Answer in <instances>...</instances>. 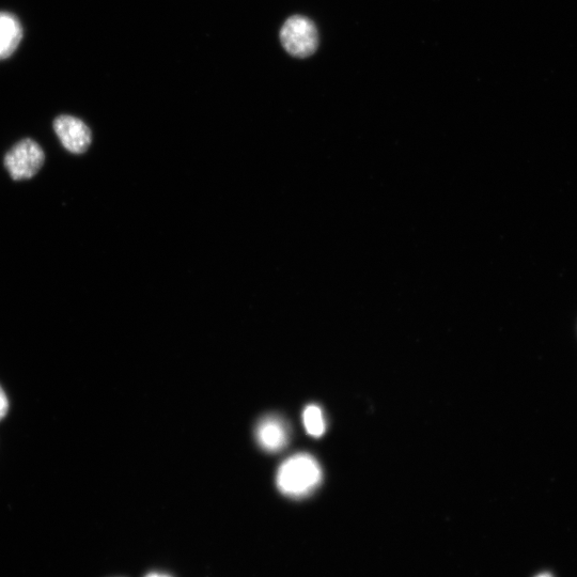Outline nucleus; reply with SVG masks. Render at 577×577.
<instances>
[{
  "mask_svg": "<svg viewBox=\"0 0 577 577\" xmlns=\"http://www.w3.org/2000/svg\"><path fill=\"white\" fill-rule=\"evenodd\" d=\"M280 41L293 57L307 58L314 55L319 46L318 29L315 23L301 15H294L280 30Z\"/></svg>",
  "mask_w": 577,
  "mask_h": 577,
  "instance_id": "nucleus-2",
  "label": "nucleus"
},
{
  "mask_svg": "<svg viewBox=\"0 0 577 577\" xmlns=\"http://www.w3.org/2000/svg\"><path fill=\"white\" fill-rule=\"evenodd\" d=\"M322 479L319 462L308 454H298L279 466L276 485L285 496L300 499L314 493Z\"/></svg>",
  "mask_w": 577,
  "mask_h": 577,
  "instance_id": "nucleus-1",
  "label": "nucleus"
},
{
  "mask_svg": "<svg viewBox=\"0 0 577 577\" xmlns=\"http://www.w3.org/2000/svg\"><path fill=\"white\" fill-rule=\"evenodd\" d=\"M256 439L263 450L276 454L288 445L290 429L282 417L265 416L257 425Z\"/></svg>",
  "mask_w": 577,
  "mask_h": 577,
  "instance_id": "nucleus-5",
  "label": "nucleus"
},
{
  "mask_svg": "<svg viewBox=\"0 0 577 577\" xmlns=\"http://www.w3.org/2000/svg\"><path fill=\"white\" fill-rule=\"evenodd\" d=\"M9 409V401L8 398L5 394V392L3 391V388L0 387V420H2Z\"/></svg>",
  "mask_w": 577,
  "mask_h": 577,
  "instance_id": "nucleus-8",
  "label": "nucleus"
},
{
  "mask_svg": "<svg viewBox=\"0 0 577 577\" xmlns=\"http://www.w3.org/2000/svg\"><path fill=\"white\" fill-rule=\"evenodd\" d=\"M536 577H553V575L550 573H541V574L537 575Z\"/></svg>",
  "mask_w": 577,
  "mask_h": 577,
  "instance_id": "nucleus-10",
  "label": "nucleus"
},
{
  "mask_svg": "<svg viewBox=\"0 0 577 577\" xmlns=\"http://www.w3.org/2000/svg\"><path fill=\"white\" fill-rule=\"evenodd\" d=\"M304 426L307 433L314 438H321L326 430V421L318 405L311 404L303 413Z\"/></svg>",
  "mask_w": 577,
  "mask_h": 577,
  "instance_id": "nucleus-7",
  "label": "nucleus"
},
{
  "mask_svg": "<svg viewBox=\"0 0 577 577\" xmlns=\"http://www.w3.org/2000/svg\"><path fill=\"white\" fill-rule=\"evenodd\" d=\"M145 577H173V576L161 572H150Z\"/></svg>",
  "mask_w": 577,
  "mask_h": 577,
  "instance_id": "nucleus-9",
  "label": "nucleus"
},
{
  "mask_svg": "<svg viewBox=\"0 0 577 577\" xmlns=\"http://www.w3.org/2000/svg\"><path fill=\"white\" fill-rule=\"evenodd\" d=\"M53 128L62 146L73 154H83L91 145V131L79 118L59 116L54 120Z\"/></svg>",
  "mask_w": 577,
  "mask_h": 577,
  "instance_id": "nucleus-4",
  "label": "nucleus"
},
{
  "mask_svg": "<svg viewBox=\"0 0 577 577\" xmlns=\"http://www.w3.org/2000/svg\"><path fill=\"white\" fill-rule=\"evenodd\" d=\"M45 154L41 146L30 138L21 140L6 154L5 167L14 181L34 178L42 168Z\"/></svg>",
  "mask_w": 577,
  "mask_h": 577,
  "instance_id": "nucleus-3",
  "label": "nucleus"
},
{
  "mask_svg": "<svg viewBox=\"0 0 577 577\" xmlns=\"http://www.w3.org/2000/svg\"><path fill=\"white\" fill-rule=\"evenodd\" d=\"M23 38L22 25L13 14L0 12V60L10 57Z\"/></svg>",
  "mask_w": 577,
  "mask_h": 577,
  "instance_id": "nucleus-6",
  "label": "nucleus"
}]
</instances>
